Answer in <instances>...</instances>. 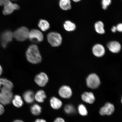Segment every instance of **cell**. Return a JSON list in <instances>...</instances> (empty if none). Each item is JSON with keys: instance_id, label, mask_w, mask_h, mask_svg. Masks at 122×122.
Listing matches in <instances>:
<instances>
[{"instance_id": "34", "label": "cell", "mask_w": 122, "mask_h": 122, "mask_svg": "<svg viewBox=\"0 0 122 122\" xmlns=\"http://www.w3.org/2000/svg\"><path fill=\"white\" fill-rule=\"evenodd\" d=\"M13 122H24L22 120H16Z\"/></svg>"}, {"instance_id": "38", "label": "cell", "mask_w": 122, "mask_h": 122, "mask_svg": "<svg viewBox=\"0 0 122 122\" xmlns=\"http://www.w3.org/2000/svg\"><path fill=\"white\" fill-rule=\"evenodd\" d=\"M121 102H122V100H121Z\"/></svg>"}, {"instance_id": "32", "label": "cell", "mask_w": 122, "mask_h": 122, "mask_svg": "<svg viewBox=\"0 0 122 122\" xmlns=\"http://www.w3.org/2000/svg\"><path fill=\"white\" fill-rule=\"evenodd\" d=\"M34 122H47L46 121L43 119H37Z\"/></svg>"}, {"instance_id": "2", "label": "cell", "mask_w": 122, "mask_h": 122, "mask_svg": "<svg viewBox=\"0 0 122 122\" xmlns=\"http://www.w3.org/2000/svg\"><path fill=\"white\" fill-rule=\"evenodd\" d=\"M0 6H4L3 13L4 15L11 14L15 10L20 8L19 5L13 4L10 0H0Z\"/></svg>"}, {"instance_id": "7", "label": "cell", "mask_w": 122, "mask_h": 122, "mask_svg": "<svg viewBox=\"0 0 122 122\" xmlns=\"http://www.w3.org/2000/svg\"><path fill=\"white\" fill-rule=\"evenodd\" d=\"M13 38V33L11 31L7 30L3 33L0 38L1 45L3 48H6L7 44L11 41Z\"/></svg>"}, {"instance_id": "8", "label": "cell", "mask_w": 122, "mask_h": 122, "mask_svg": "<svg viewBox=\"0 0 122 122\" xmlns=\"http://www.w3.org/2000/svg\"><path fill=\"white\" fill-rule=\"evenodd\" d=\"M35 81L40 86H45L48 81V76L45 73L41 72L36 75L35 78Z\"/></svg>"}, {"instance_id": "16", "label": "cell", "mask_w": 122, "mask_h": 122, "mask_svg": "<svg viewBox=\"0 0 122 122\" xmlns=\"http://www.w3.org/2000/svg\"><path fill=\"white\" fill-rule=\"evenodd\" d=\"M46 98L45 93L43 90H40L35 94V100L40 103H43Z\"/></svg>"}, {"instance_id": "6", "label": "cell", "mask_w": 122, "mask_h": 122, "mask_svg": "<svg viewBox=\"0 0 122 122\" xmlns=\"http://www.w3.org/2000/svg\"><path fill=\"white\" fill-rule=\"evenodd\" d=\"M43 35L41 31L37 30H30L29 33L28 39L35 42H40L43 40Z\"/></svg>"}, {"instance_id": "1", "label": "cell", "mask_w": 122, "mask_h": 122, "mask_svg": "<svg viewBox=\"0 0 122 122\" xmlns=\"http://www.w3.org/2000/svg\"><path fill=\"white\" fill-rule=\"evenodd\" d=\"M26 56L27 61L32 64L39 63L42 60V57L38 47L34 44L30 45L27 49Z\"/></svg>"}, {"instance_id": "30", "label": "cell", "mask_w": 122, "mask_h": 122, "mask_svg": "<svg viewBox=\"0 0 122 122\" xmlns=\"http://www.w3.org/2000/svg\"><path fill=\"white\" fill-rule=\"evenodd\" d=\"M53 122H65V120L61 117H57L54 120Z\"/></svg>"}, {"instance_id": "9", "label": "cell", "mask_w": 122, "mask_h": 122, "mask_svg": "<svg viewBox=\"0 0 122 122\" xmlns=\"http://www.w3.org/2000/svg\"><path fill=\"white\" fill-rule=\"evenodd\" d=\"M115 110V107L112 104L107 102L105 104L104 106L101 108L99 113L101 115L104 116L111 115Z\"/></svg>"}, {"instance_id": "39", "label": "cell", "mask_w": 122, "mask_h": 122, "mask_svg": "<svg viewBox=\"0 0 122 122\" xmlns=\"http://www.w3.org/2000/svg\"></svg>"}, {"instance_id": "18", "label": "cell", "mask_w": 122, "mask_h": 122, "mask_svg": "<svg viewBox=\"0 0 122 122\" xmlns=\"http://www.w3.org/2000/svg\"><path fill=\"white\" fill-rule=\"evenodd\" d=\"M12 101L14 106L17 108H20L23 105L24 102L22 97L19 95H15Z\"/></svg>"}, {"instance_id": "14", "label": "cell", "mask_w": 122, "mask_h": 122, "mask_svg": "<svg viewBox=\"0 0 122 122\" xmlns=\"http://www.w3.org/2000/svg\"><path fill=\"white\" fill-rule=\"evenodd\" d=\"M23 97L26 102L30 104L34 102L35 94L32 91L29 90L26 91L23 95Z\"/></svg>"}, {"instance_id": "24", "label": "cell", "mask_w": 122, "mask_h": 122, "mask_svg": "<svg viewBox=\"0 0 122 122\" xmlns=\"http://www.w3.org/2000/svg\"><path fill=\"white\" fill-rule=\"evenodd\" d=\"M38 26L41 29L44 31L48 30L50 27L48 21L44 20H41L40 21Z\"/></svg>"}, {"instance_id": "15", "label": "cell", "mask_w": 122, "mask_h": 122, "mask_svg": "<svg viewBox=\"0 0 122 122\" xmlns=\"http://www.w3.org/2000/svg\"><path fill=\"white\" fill-rule=\"evenodd\" d=\"M50 103L52 108L55 110L60 109L62 105V101L55 97H51L50 100Z\"/></svg>"}, {"instance_id": "33", "label": "cell", "mask_w": 122, "mask_h": 122, "mask_svg": "<svg viewBox=\"0 0 122 122\" xmlns=\"http://www.w3.org/2000/svg\"><path fill=\"white\" fill-rule=\"evenodd\" d=\"M111 30L112 32L114 33L116 32L117 31L116 27L115 26H113L112 28H111Z\"/></svg>"}, {"instance_id": "10", "label": "cell", "mask_w": 122, "mask_h": 122, "mask_svg": "<svg viewBox=\"0 0 122 122\" xmlns=\"http://www.w3.org/2000/svg\"><path fill=\"white\" fill-rule=\"evenodd\" d=\"M58 93L60 97L64 99L70 98L72 94L71 88L66 85H63L61 87L59 90Z\"/></svg>"}, {"instance_id": "13", "label": "cell", "mask_w": 122, "mask_h": 122, "mask_svg": "<svg viewBox=\"0 0 122 122\" xmlns=\"http://www.w3.org/2000/svg\"><path fill=\"white\" fill-rule=\"evenodd\" d=\"M81 98L84 102L87 103L92 104L95 101V97L93 93L91 92H85L82 94Z\"/></svg>"}, {"instance_id": "5", "label": "cell", "mask_w": 122, "mask_h": 122, "mask_svg": "<svg viewBox=\"0 0 122 122\" xmlns=\"http://www.w3.org/2000/svg\"><path fill=\"white\" fill-rule=\"evenodd\" d=\"M86 83L88 87L91 89H95L100 86V81L97 74H92L88 76L86 79Z\"/></svg>"}, {"instance_id": "20", "label": "cell", "mask_w": 122, "mask_h": 122, "mask_svg": "<svg viewBox=\"0 0 122 122\" xmlns=\"http://www.w3.org/2000/svg\"><path fill=\"white\" fill-rule=\"evenodd\" d=\"M30 111L33 115L38 116L41 113L42 108L39 105L35 104L30 107Z\"/></svg>"}, {"instance_id": "37", "label": "cell", "mask_w": 122, "mask_h": 122, "mask_svg": "<svg viewBox=\"0 0 122 122\" xmlns=\"http://www.w3.org/2000/svg\"><path fill=\"white\" fill-rule=\"evenodd\" d=\"M1 84L0 83V90L1 89Z\"/></svg>"}, {"instance_id": "31", "label": "cell", "mask_w": 122, "mask_h": 122, "mask_svg": "<svg viewBox=\"0 0 122 122\" xmlns=\"http://www.w3.org/2000/svg\"><path fill=\"white\" fill-rule=\"evenodd\" d=\"M5 109L3 105L0 104V115L4 113Z\"/></svg>"}, {"instance_id": "4", "label": "cell", "mask_w": 122, "mask_h": 122, "mask_svg": "<svg viewBox=\"0 0 122 122\" xmlns=\"http://www.w3.org/2000/svg\"><path fill=\"white\" fill-rule=\"evenodd\" d=\"M47 39L48 42L53 47L59 46L62 43L61 36L57 33L52 32L49 33Z\"/></svg>"}, {"instance_id": "36", "label": "cell", "mask_w": 122, "mask_h": 122, "mask_svg": "<svg viewBox=\"0 0 122 122\" xmlns=\"http://www.w3.org/2000/svg\"><path fill=\"white\" fill-rule=\"evenodd\" d=\"M73 1H74V2H78L79 1H80L81 0H72Z\"/></svg>"}, {"instance_id": "28", "label": "cell", "mask_w": 122, "mask_h": 122, "mask_svg": "<svg viewBox=\"0 0 122 122\" xmlns=\"http://www.w3.org/2000/svg\"><path fill=\"white\" fill-rule=\"evenodd\" d=\"M111 3V0H102V4L103 10H106L108 6L110 5Z\"/></svg>"}, {"instance_id": "29", "label": "cell", "mask_w": 122, "mask_h": 122, "mask_svg": "<svg viewBox=\"0 0 122 122\" xmlns=\"http://www.w3.org/2000/svg\"><path fill=\"white\" fill-rule=\"evenodd\" d=\"M117 30L120 32H122V23H119L116 26Z\"/></svg>"}, {"instance_id": "11", "label": "cell", "mask_w": 122, "mask_h": 122, "mask_svg": "<svg viewBox=\"0 0 122 122\" xmlns=\"http://www.w3.org/2000/svg\"><path fill=\"white\" fill-rule=\"evenodd\" d=\"M93 53L94 56L97 57H102L104 55L105 53L104 47L100 44H97L93 46Z\"/></svg>"}, {"instance_id": "35", "label": "cell", "mask_w": 122, "mask_h": 122, "mask_svg": "<svg viewBox=\"0 0 122 122\" xmlns=\"http://www.w3.org/2000/svg\"><path fill=\"white\" fill-rule=\"evenodd\" d=\"M2 72V69L1 66L0 65V76Z\"/></svg>"}, {"instance_id": "26", "label": "cell", "mask_w": 122, "mask_h": 122, "mask_svg": "<svg viewBox=\"0 0 122 122\" xmlns=\"http://www.w3.org/2000/svg\"><path fill=\"white\" fill-rule=\"evenodd\" d=\"M12 100L0 92V104L3 106L10 104Z\"/></svg>"}, {"instance_id": "17", "label": "cell", "mask_w": 122, "mask_h": 122, "mask_svg": "<svg viewBox=\"0 0 122 122\" xmlns=\"http://www.w3.org/2000/svg\"><path fill=\"white\" fill-rule=\"evenodd\" d=\"M104 24L101 21H98L95 23L94 25L96 31L98 34H103L105 32L104 29Z\"/></svg>"}, {"instance_id": "19", "label": "cell", "mask_w": 122, "mask_h": 122, "mask_svg": "<svg viewBox=\"0 0 122 122\" xmlns=\"http://www.w3.org/2000/svg\"><path fill=\"white\" fill-rule=\"evenodd\" d=\"M71 3L70 0H60L59 5L62 10H68L71 8Z\"/></svg>"}, {"instance_id": "27", "label": "cell", "mask_w": 122, "mask_h": 122, "mask_svg": "<svg viewBox=\"0 0 122 122\" xmlns=\"http://www.w3.org/2000/svg\"><path fill=\"white\" fill-rule=\"evenodd\" d=\"M78 111L79 114L81 115L85 116L87 115L88 112L87 109L86 107L83 104L79 105L78 108Z\"/></svg>"}, {"instance_id": "22", "label": "cell", "mask_w": 122, "mask_h": 122, "mask_svg": "<svg viewBox=\"0 0 122 122\" xmlns=\"http://www.w3.org/2000/svg\"><path fill=\"white\" fill-rule=\"evenodd\" d=\"M64 27L65 30L68 31H72L75 30L76 28L75 24L70 21H66Z\"/></svg>"}, {"instance_id": "25", "label": "cell", "mask_w": 122, "mask_h": 122, "mask_svg": "<svg viewBox=\"0 0 122 122\" xmlns=\"http://www.w3.org/2000/svg\"><path fill=\"white\" fill-rule=\"evenodd\" d=\"M64 111L65 113L68 114H74L76 112L74 107L71 104H68L65 106L64 108Z\"/></svg>"}, {"instance_id": "21", "label": "cell", "mask_w": 122, "mask_h": 122, "mask_svg": "<svg viewBox=\"0 0 122 122\" xmlns=\"http://www.w3.org/2000/svg\"><path fill=\"white\" fill-rule=\"evenodd\" d=\"M0 83L3 87L12 90L13 87V83L10 81L5 78H0Z\"/></svg>"}, {"instance_id": "23", "label": "cell", "mask_w": 122, "mask_h": 122, "mask_svg": "<svg viewBox=\"0 0 122 122\" xmlns=\"http://www.w3.org/2000/svg\"><path fill=\"white\" fill-rule=\"evenodd\" d=\"M1 93L12 100L13 97V94L11 90L3 87L1 88Z\"/></svg>"}, {"instance_id": "12", "label": "cell", "mask_w": 122, "mask_h": 122, "mask_svg": "<svg viewBox=\"0 0 122 122\" xmlns=\"http://www.w3.org/2000/svg\"><path fill=\"white\" fill-rule=\"evenodd\" d=\"M107 46L111 52L114 53L119 52L121 48L119 43L116 41H112L108 43Z\"/></svg>"}, {"instance_id": "3", "label": "cell", "mask_w": 122, "mask_h": 122, "mask_svg": "<svg viewBox=\"0 0 122 122\" xmlns=\"http://www.w3.org/2000/svg\"><path fill=\"white\" fill-rule=\"evenodd\" d=\"M29 32L26 27H21L13 33V37L18 41H23L28 39Z\"/></svg>"}]
</instances>
